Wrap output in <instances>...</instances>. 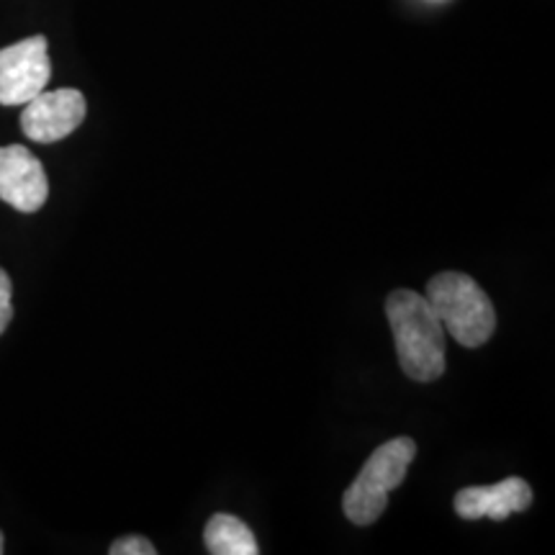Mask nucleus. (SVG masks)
Segmentation results:
<instances>
[{
    "label": "nucleus",
    "instance_id": "3",
    "mask_svg": "<svg viewBox=\"0 0 555 555\" xmlns=\"http://www.w3.org/2000/svg\"><path fill=\"white\" fill-rule=\"evenodd\" d=\"M416 457V442L412 437H393L373 450L356 481L343 496V509L352 525H373L388 506V494L399 489L406 470Z\"/></svg>",
    "mask_w": 555,
    "mask_h": 555
},
{
    "label": "nucleus",
    "instance_id": "11",
    "mask_svg": "<svg viewBox=\"0 0 555 555\" xmlns=\"http://www.w3.org/2000/svg\"><path fill=\"white\" fill-rule=\"evenodd\" d=\"M3 547H5V540H3V532H0V553H3Z\"/></svg>",
    "mask_w": 555,
    "mask_h": 555
},
{
    "label": "nucleus",
    "instance_id": "9",
    "mask_svg": "<svg viewBox=\"0 0 555 555\" xmlns=\"http://www.w3.org/2000/svg\"><path fill=\"white\" fill-rule=\"evenodd\" d=\"M108 553L111 555H157V547L152 545L147 538L129 535V538L114 540L108 547Z\"/></svg>",
    "mask_w": 555,
    "mask_h": 555
},
{
    "label": "nucleus",
    "instance_id": "8",
    "mask_svg": "<svg viewBox=\"0 0 555 555\" xmlns=\"http://www.w3.org/2000/svg\"><path fill=\"white\" fill-rule=\"evenodd\" d=\"M206 551L211 555H258L260 545L253 530L234 515H214L204 530Z\"/></svg>",
    "mask_w": 555,
    "mask_h": 555
},
{
    "label": "nucleus",
    "instance_id": "5",
    "mask_svg": "<svg viewBox=\"0 0 555 555\" xmlns=\"http://www.w3.org/2000/svg\"><path fill=\"white\" fill-rule=\"evenodd\" d=\"M86 95L75 88L41 90L29 103H24L21 129L31 142L52 144L73 134L86 119Z\"/></svg>",
    "mask_w": 555,
    "mask_h": 555
},
{
    "label": "nucleus",
    "instance_id": "1",
    "mask_svg": "<svg viewBox=\"0 0 555 555\" xmlns=\"http://www.w3.org/2000/svg\"><path fill=\"white\" fill-rule=\"evenodd\" d=\"M401 371L420 384H433L446 373V327L427 296L416 291H391L386 298Z\"/></svg>",
    "mask_w": 555,
    "mask_h": 555
},
{
    "label": "nucleus",
    "instance_id": "4",
    "mask_svg": "<svg viewBox=\"0 0 555 555\" xmlns=\"http://www.w3.org/2000/svg\"><path fill=\"white\" fill-rule=\"evenodd\" d=\"M50 78V44L44 37H29L0 50V106H24L47 88Z\"/></svg>",
    "mask_w": 555,
    "mask_h": 555
},
{
    "label": "nucleus",
    "instance_id": "7",
    "mask_svg": "<svg viewBox=\"0 0 555 555\" xmlns=\"http://www.w3.org/2000/svg\"><path fill=\"white\" fill-rule=\"evenodd\" d=\"M532 489L525 478H504L494 486H468L455 494V515L461 519H494L502 522L515 512L530 509Z\"/></svg>",
    "mask_w": 555,
    "mask_h": 555
},
{
    "label": "nucleus",
    "instance_id": "6",
    "mask_svg": "<svg viewBox=\"0 0 555 555\" xmlns=\"http://www.w3.org/2000/svg\"><path fill=\"white\" fill-rule=\"evenodd\" d=\"M50 180L44 165L21 144L0 147V201L21 214H34L47 204Z\"/></svg>",
    "mask_w": 555,
    "mask_h": 555
},
{
    "label": "nucleus",
    "instance_id": "2",
    "mask_svg": "<svg viewBox=\"0 0 555 555\" xmlns=\"http://www.w3.org/2000/svg\"><path fill=\"white\" fill-rule=\"evenodd\" d=\"M427 301L442 327L463 347H481L496 330V311L486 291L466 273H440L429 281Z\"/></svg>",
    "mask_w": 555,
    "mask_h": 555
},
{
    "label": "nucleus",
    "instance_id": "10",
    "mask_svg": "<svg viewBox=\"0 0 555 555\" xmlns=\"http://www.w3.org/2000/svg\"><path fill=\"white\" fill-rule=\"evenodd\" d=\"M13 286H11V278L5 273L3 268H0V335H3L5 330H9L11 319H13Z\"/></svg>",
    "mask_w": 555,
    "mask_h": 555
}]
</instances>
